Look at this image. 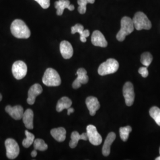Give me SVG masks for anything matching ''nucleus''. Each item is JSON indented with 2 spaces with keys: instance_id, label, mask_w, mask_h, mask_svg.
Wrapping results in <instances>:
<instances>
[{
  "instance_id": "7ed1b4c3",
  "label": "nucleus",
  "mask_w": 160,
  "mask_h": 160,
  "mask_svg": "<svg viewBox=\"0 0 160 160\" xmlns=\"http://www.w3.org/2000/svg\"><path fill=\"white\" fill-rule=\"evenodd\" d=\"M42 81L45 86L48 87H57L60 86L61 84V79L57 71L51 68L45 71Z\"/></svg>"
},
{
  "instance_id": "f8f14e48",
  "label": "nucleus",
  "mask_w": 160,
  "mask_h": 160,
  "mask_svg": "<svg viewBox=\"0 0 160 160\" xmlns=\"http://www.w3.org/2000/svg\"><path fill=\"white\" fill-rule=\"evenodd\" d=\"M6 111L12 116V118L16 120L22 119L24 112L23 107L20 105H17L14 107H12L10 105L7 106Z\"/></svg>"
},
{
  "instance_id": "412c9836",
  "label": "nucleus",
  "mask_w": 160,
  "mask_h": 160,
  "mask_svg": "<svg viewBox=\"0 0 160 160\" xmlns=\"http://www.w3.org/2000/svg\"><path fill=\"white\" fill-rule=\"evenodd\" d=\"M67 132L62 127L54 128L51 131V134L52 137L58 142H63L66 138Z\"/></svg>"
},
{
  "instance_id": "20e7f679",
  "label": "nucleus",
  "mask_w": 160,
  "mask_h": 160,
  "mask_svg": "<svg viewBox=\"0 0 160 160\" xmlns=\"http://www.w3.org/2000/svg\"><path fill=\"white\" fill-rule=\"evenodd\" d=\"M119 67V64L118 61L113 58H110L99 66L98 73L102 76L113 74L118 70Z\"/></svg>"
},
{
  "instance_id": "1a4fd4ad",
  "label": "nucleus",
  "mask_w": 160,
  "mask_h": 160,
  "mask_svg": "<svg viewBox=\"0 0 160 160\" xmlns=\"http://www.w3.org/2000/svg\"><path fill=\"white\" fill-rule=\"evenodd\" d=\"M123 94L125 100L126 106H131L135 100L133 86L131 82H126L123 87Z\"/></svg>"
},
{
  "instance_id": "393cba45",
  "label": "nucleus",
  "mask_w": 160,
  "mask_h": 160,
  "mask_svg": "<svg viewBox=\"0 0 160 160\" xmlns=\"http://www.w3.org/2000/svg\"><path fill=\"white\" fill-rule=\"evenodd\" d=\"M131 126H127L125 127H121L119 129L120 138L124 142L126 141L129 136V133L132 131Z\"/></svg>"
},
{
  "instance_id": "f03ea898",
  "label": "nucleus",
  "mask_w": 160,
  "mask_h": 160,
  "mask_svg": "<svg viewBox=\"0 0 160 160\" xmlns=\"http://www.w3.org/2000/svg\"><path fill=\"white\" fill-rule=\"evenodd\" d=\"M120 30L116 35V39L119 42L125 39L126 36L131 34L134 30L135 27L132 19L130 17H123L120 22Z\"/></svg>"
},
{
  "instance_id": "c85d7f7f",
  "label": "nucleus",
  "mask_w": 160,
  "mask_h": 160,
  "mask_svg": "<svg viewBox=\"0 0 160 160\" xmlns=\"http://www.w3.org/2000/svg\"><path fill=\"white\" fill-rule=\"evenodd\" d=\"M39 4L43 9H47L50 6V0H34Z\"/></svg>"
},
{
  "instance_id": "f3484780",
  "label": "nucleus",
  "mask_w": 160,
  "mask_h": 160,
  "mask_svg": "<svg viewBox=\"0 0 160 160\" xmlns=\"http://www.w3.org/2000/svg\"><path fill=\"white\" fill-rule=\"evenodd\" d=\"M76 33L80 34V40L83 43L86 42L87 38L90 36V31L87 29L84 30V26L80 24H76L71 28V33L75 34Z\"/></svg>"
},
{
  "instance_id": "2eb2a0df",
  "label": "nucleus",
  "mask_w": 160,
  "mask_h": 160,
  "mask_svg": "<svg viewBox=\"0 0 160 160\" xmlns=\"http://www.w3.org/2000/svg\"><path fill=\"white\" fill-rule=\"evenodd\" d=\"M60 52L62 57L65 59H68L73 55V48L71 44L66 40L62 41L60 43Z\"/></svg>"
},
{
  "instance_id": "dca6fc26",
  "label": "nucleus",
  "mask_w": 160,
  "mask_h": 160,
  "mask_svg": "<svg viewBox=\"0 0 160 160\" xmlns=\"http://www.w3.org/2000/svg\"><path fill=\"white\" fill-rule=\"evenodd\" d=\"M55 7L57 10V14L58 16L63 14L65 8H68L70 11H73L75 7L74 5L71 4L69 0H59L55 2Z\"/></svg>"
},
{
  "instance_id": "ddd939ff",
  "label": "nucleus",
  "mask_w": 160,
  "mask_h": 160,
  "mask_svg": "<svg viewBox=\"0 0 160 160\" xmlns=\"http://www.w3.org/2000/svg\"><path fill=\"white\" fill-rule=\"evenodd\" d=\"M92 43L93 45L102 48L108 46V42L102 33L98 30L94 31L92 36Z\"/></svg>"
},
{
  "instance_id": "2f4dec72",
  "label": "nucleus",
  "mask_w": 160,
  "mask_h": 160,
  "mask_svg": "<svg viewBox=\"0 0 160 160\" xmlns=\"http://www.w3.org/2000/svg\"><path fill=\"white\" fill-rule=\"evenodd\" d=\"M37 154H38V152H37V151H36V149L33 150V151L32 152V153H31V155H32V157H36Z\"/></svg>"
},
{
  "instance_id": "c756f323",
  "label": "nucleus",
  "mask_w": 160,
  "mask_h": 160,
  "mask_svg": "<svg viewBox=\"0 0 160 160\" xmlns=\"http://www.w3.org/2000/svg\"><path fill=\"white\" fill-rule=\"evenodd\" d=\"M138 72L141 75L142 77L143 78H146L148 76V69L147 68V67L140 68L138 70Z\"/></svg>"
},
{
  "instance_id": "aec40b11",
  "label": "nucleus",
  "mask_w": 160,
  "mask_h": 160,
  "mask_svg": "<svg viewBox=\"0 0 160 160\" xmlns=\"http://www.w3.org/2000/svg\"><path fill=\"white\" fill-rule=\"evenodd\" d=\"M71 139L69 142V147L71 148H75L77 146L80 140H88V136L87 133H83L80 135L78 132L74 131L71 133Z\"/></svg>"
},
{
  "instance_id": "6e6552de",
  "label": "nucleus",
  "mask_w": 160,
  "mask_h": 160,
  "mask_svg": "<svg viewBox=\"0 0 160 160\" xmlns=\"http://www.w3.org/2000/svg\"><path fill=\"white\" fill-rule=\"evenodd\" d=\"M87 134L88 139L90 142L93 145H99L102 142V137L98 132L96 126L92 125H89L87 127Z\"/></svg>"
},
{
  "instance_id": "bb28decb",
  "label": "nucleus",
  "mask_w": 160,
  "mask_h": 160,
  "mask_svg": "<svg viewBox=\"0 0 160 160\" xmlns=\"http://www.w3.org/2000/svg\"><path fill=\"white\" fill-rule=\"evenodd\" d=\"M153 57L149 52H144L141 55V62L145 67H148L152 62Z\"/></svg>"
},
{
  "instance_id": "f257e3e1",
  "label": "nucleus",
  "mask_w": 160,
  "mask_h": 160,
  "mask_svg": "<svg viewBox=\"0 0 160 160\" xmlns=\"http://www.w3.org/2000/svg\"><path fill=\"white\" fill-rule=\"evenodd\" d=\"M10 29L12 34L18 39H28L31 34L28 26L20 19H16L12 22Z\"/></svg>"
},
{
  "instance_id": "72a5a7b5",
  "label": "nucleus",
  "mask_w": 160,
  "mask_h": 160,
  "mask_svg": "<svg viewBox=\"0 0 160 160\" xmlns=\"http://www.w3.org/2000/svg\"><path fill=\"white\" fill-rule=\"evenodd\" d=\"M155 160H160V157H157V158H155Z\"/></svg>"
},
{
  "instance_id": "a211bd4d",
  "label": "nucleus",
  "mask_w": 160,
  "mask_h": 160,
  "mask_svg": "<svg viewBox=\"0 0 160 160\" xmlns=\"http://www.w3.org/2000/svg\"><path fill=\"white\" fill-rule=\"evenodd\" d=\"M116 135L114 132H110L104 141L102 148V153L104 156L108 157L110 153V147L114 142Z\"/></svg>"
},
{
  "instance_id": "423d86ee",
  "label": "nucleus",
  "mask_w": 160,
  "mask_h": 160,
  "mask_svg": "<svg viewBox=\"0 0 160 160\" xmlns=\"http://www.w3.org/2000/svg\"><path fill=\"white\" fill-rule=\"evenodd\" d=\"M5 145L7 158L10 160L16 158L20 152V148L17 142L12 138H8L5 141Z\"/></svg>"
},
{
  "instance_id": "9d476101",
  "label": "nucleus",
  "mask_w": 160,
  "mask_h": 160,
  "mask_svg": "<svg viewBox=\"0 0 160 160\" xmlns=\"http://www.w3.org/2000/svg\"><path fill=\"white\" fill-rule=\"evenodd\" d=\"M87 71L84 68H81L77 70V78L72 83V87L74 89L79 88L82 84H86L88 82V77L87 75Z\"/></svg>"
},
{
  "instance_id": "b1692460",
  "label": "nucleus",
  "mask_w": 160,
  "mask_h": 160,
  "mask_svg": "<svg viewBox=\"0 0 160 160\" xmlns=\"http://www.w3.org/2000/svg\"><path fill=\"white\" fill-rule=\"evenodd\" d=\"M25 135L26 138L23 141V146L24 148H29L33 142L34 141V135L32 133H30L28 131H25Z\"/></svg>"
},
{
  "instance_id": "9b49d317",
  "label": "nucleus",
  "mask_w": 160,
  "mask_h": 160,
  "mask_svg": "<svg viewBox=\"0 0 160 160\" xmlns=\"http://www.w3.org/2000/svg\"><path fill=\"white\" fill-rule=\"evenodd\" d=\"M43 92V88L39 84H34L32 86L28 92V98L27 102L30 105H32L35 102V100L37 96L40 95Z\"/></svg>"
},
{
  "instance_id": "4468645a",
  "label": "nucleus",
  "mask_w": 160,
  "mask_h": 160,
  "mask_svg": "<svg viewBox=\"0 0 160 160\" xmlns=\"http://www.w3.org/2000/svg\"><path fill=\"white\" fill-rule=\"evenodd\" d=\"M86 104L91 116L95 115L96 112L100 108V104L98 99L96 97L93 96L87 97L86 100Z\"/></svg>"
},
{
  "instance_id": "39448f33",
  "label": "nucleus",
  "mask_w": 160,
  "mask_h": 160,
  "mask_svg": "<svg viewBox=\"0 0 160 160\" xmlns=\"http://www.w3.org/2000/svg\"><path fill=\"white\" fill-rule=\"evenodd\" d=\"M135 29L137 30H149L152 27V24L147 16L142 12H137L132 19Z\"/></svg>"
},
{
  "instance_id": "a878e982",
  "label": "nucleus",
  "mask_w": 160,
  "mask_h": 160,
  "mask_svg": "<svg viewBox=\"0 0 160 160\" xmlns=\"http://www.w3.org/2000/svg\"><path fill=\"white\" fill-rule=\"evenodd\" d=\"M34 149L39 150L40 151H46L48 148V145L45 143V142L41 139H36L33 142Z\"/></svg>"
},
{
  "instance_id": "6ab92c4d",
  "label": "nucleus",
  "mask_w": 160,
  "mask_h": 160,
  "mask_svg": "<svg viewBox=\"0 0 160 160\" xmlns=\"http://www.w3.org/2000/svg\"><path fill=\"white\" fill-rule=\"evenodd\" d=\"M33 117L34 113L32 109H27L24 112L22 119L26 128L28 129H33Z\"/></svg>"
},
{
  "instance_id": "cd10ccee",
  "label": "nucleus",
  "mask_w": 160,
  "mask_h": 160,
  "mask_svg": "<svg viewBox=\"0 0 160 160\" xmlns=\"http://www.w3.org/2000/svg\"><path fill=\"white\" fill-rule=\"evenodd\" d=\"M77 2L79 5L78 7V11L81 14H84L87 10V4L88 3L87 0H78Z\"/></svg>"
},
{
  "instance_id": "0eeeda50",
  "label": "nucleus",
  "mask_w": 160,
  "mask_h": 160,
  "mask_svg": "<svg viewBox=\"0 0 160 160\" xmlns=\"http://www.w3.org/2000/svg\"><path fill=\"white\" fill-rule=\"evenodd\" d=\"M28 67L26 64L22 61H17L13 63L12 72L15 78L22 80L27 74Z\"/></svg>"
},
{
  "instance_id": "473e14b6",
  "label": "nucleus",
  "mask_w": 160,
  "mask_h": 160,
  "mask_svg": "<svg viewBox=\"0 0 160 160\" xmlns=\"http://www.w3.org/2000/svg\"><path fill=\"white\" fill-rule=\"evenodd\" d=\"M88 3H90V4H93L95 2V0H87Z\"/></svg>"
},
{
  "instance_id": "4be33fe9",
  "label": "nucleus",
  "mask_w": 160,
  "mask_h": 160,
  "mask_svg": "<svg viewBox=\"0 0 160 160\" xmlns=\"http://www.w3.org/2000/svg\"><path fill=\"white\" fill-rule=\"evenodd\" d=\"M72 102L71 100L67 97H62L59 100L57 105V111L58 112H61L64 109H68L72 106Z\"/></svg>"
},
{
  "instance_id": "7c9ffc66",
  "label": "nucleus",
  "mask_w": 160,
  "mask_h": 160,
  "mask_svg": "<svg viewBox=\"0 0 160 160\" xmlns=\"http://www.w3.org/2000/svg\"><path fill=\"white\" fill-rule=\"evenodd\" d=\"M67 110H68V115H69V114L72 113L74 112V109L72 108H69Z\"/></svg>"
},
{
  "instance_id": "f704fd0d",
  "label": "nucleus",
  "mask_w": 160,
  "mask_h": 160,
  "mask_svg": "<svg viewBox=\"0 0 160 160\" xmlns=\"http://www.w3.org/2000/svg\"><path fill=\"white\" fill-rule=\"evenodd\" d=\"M2 95L0 94V102L1 101V100H2Z\"/></svg>"
},
{
  "instance_id": "5701e85b",
  "label": "nucleus",
  "mask_w": 160,
  "mask_h": 160,
  "mask_svg": "<svg viewBox=\"0 0 160 160\" xmlns=\"http://www.w3.org/2000/svg\"><path fill=\"white\" fill-rule=\"evenodd\" d=\"M150 116L155 120L156 123L160 126V109L157 106H153L149 110Z\"/></svg>"
}]
</instances>
